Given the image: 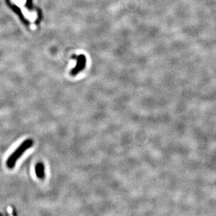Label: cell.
Returning <instances> with one entry per match:
<instances>
[{
	"label": "cell",
	"instance_id": "4",
	"mask_svg": "<svg viewBox=\"0 0 216 216\" xmlns=\"http://www.w3.org/2000/svg\"><path fill=\"white\" fill-rule=\"evenodd\" d=\"M27 7L28 8H31L32 6V0H27Z\"/></svg>",
	"mask_w": 216,
	"mask_h": 216
},
{
	"label": "cell",
	"instance_id": "2",
	"mask_svg": "<svg viewBox=\"0 0 216 216\" xmlns=\"http://www.w3.org/2000/svg\"><path fill=\"white\" fill-rule=\"evenodd\" d=\"M72 58L73 59H75L76 60V66L71 70L70 75L71 76H76L85 67L87 64V59L85 56L83 55H73L72 57Z\"/></svg>",
	"mask_w": 216,
	"mask_h": 216
},
{
	"label": "cell",
	"instance_id": "3",
	"mask_svg": "<svg viewBox=\"0 0 216 216\" xmlns=\"http://www.w3.org/2000/svg\"><path fill=\"white\" fill-rule=\"evenodd\" d=\"M35 172L37 177L40 180H43L45 177V168L43 163H37L35 167Z\"/></svg>",
	"mask_w": 216,
	"mask_h": 216
},
{
	"label": "cell",
	"instance_id": "1",
	"mask_svg": "<svg viewBox=\"0 0 216 216\" xmlns=\"http://www.w3.org/2000/svg\"><path fill=\"white\" fill-rule=\"evenodd\" d=\"M34 142L32 139H27L24 141L20 146H19L15 151L13 153L6 161V165L9 169H13L18 159L21 157L23 154L31 148L33 145Z\"/></svg>",
	"mask_w": 216,
	"mask_h": 216
}]
</instances>
